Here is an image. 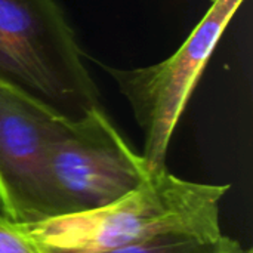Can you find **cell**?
Masks as SVG:
<instances>
[{
    "instance_id": "obj_6",
    "label": "cell",
    "mask_w": 253,
    "mask_h": 253,
    "mask_svg": "<svg viewBox=\"0 0 253 253\" xmlns=\"http://www.w3.org/2000/svg\"><path fill=\"white\" fill-rule=\"evenodd\" d=\"M243 246L219 230H176L104 253H239Z\"/></svg>"
},
{
    "instance_id": "obj_1",
    "label": "cell",
    "mask_w": 253,
    "mask_h": 253,
    "mask_svg": "<svg viewBox=\"0 0 253 253\" xmlns=\"http://www.w3.org/2000/svg\"><path fill=\"white\" fill-rule=\"evenodd\" d=\"M228 190L165 169L105 208L25 225L46 253H104L168 231L219 230V203Z\"/></svg>"
},
{
    "instance_id": "obj_7",
    "label": "cell",
    "mask_w": 253,
    "mask_h": 253,
    "mask_svg": "<svg viewBox=\"0 0 253 253\" xmlns=\"http://www.w3.org/2000/svg\"><path fill=\"white\" fill-rule=\"evenodd\" d=\"M0 253H46L25 224L0 213Z\"/></svg>"
},
{
    "instance_id": "obj_4",
    "label": "cell",
    "mask_w": 253,
    "mask_h": 253,
    "mask_svg": "<svg viewBox=\"0 0 253 253\" xmlns=\"http://www.w3.org/2000/svg\"><path fill=\"white\" fill-rule=\"evenodd\" d=\"M245 0H212L205 16L168 59L142 68L108 70L144 135L142 157L151 173L166 169L173 130L212 52Z\"/></svg>"
},
{
    "instance_id": "obj_5",
    "label": "cell",
    "mask_w": 253,
    "mask_h": 253,
    "mask_svg": "<svg viewBox=\"0 0 253 253\" xmlns=\"http://www.w3.org/2000/svg\"><path fill=\"white\" fill-rule=\"evenodd\" d=\"M65 117L0 82V213L40 222L39 194L47 150Z\"/></svg>"
},
{
    "instance_id": "obj_2",
    "label": "cell",
    "mask_w": 253,
    "mask_h": 253,
    "mask_svg": "<svg viewBox=\"0 0 253 253\" xmlns=\"http://www.w3.org/2000/svg\"><path fill=\"white\" fill-rule=\"evenodd\" d=\"M0 82L73 120L99 107L58 0H0Z\"/></svg>"
},
{
    "instance_id": "obj_3",
    "label": "cell",
    "mask_w": 253,
    "mask_h": 253,
    "mask_svg": "<svg viewBox=\"0 0 253 253\" xmlns=\"http://www.w3.org/2000/svg\"><path fill=\"white\" fill-rule=\"evenodd\" d=\"M153 175L101 107L80 119L65 117L44 162L40 222L105 208Z\"/></svg>"
},
{
    "instance_id": "obj_8",
    "label": "cell",
    "mask_w": 253,
    "mask_h": 253,
    "mask_svg": "<svg viewBox=\"0 0 253 253\" xmlns=\"http://www.w3.org/2000/svg\"><path fill=\"white\" fill-rule=\"evenodd\" d=\"M239 253H253V252H252V249H249V248H248V249L242 248V249L239 251Z\"/></svg>"
}]
</instances>
